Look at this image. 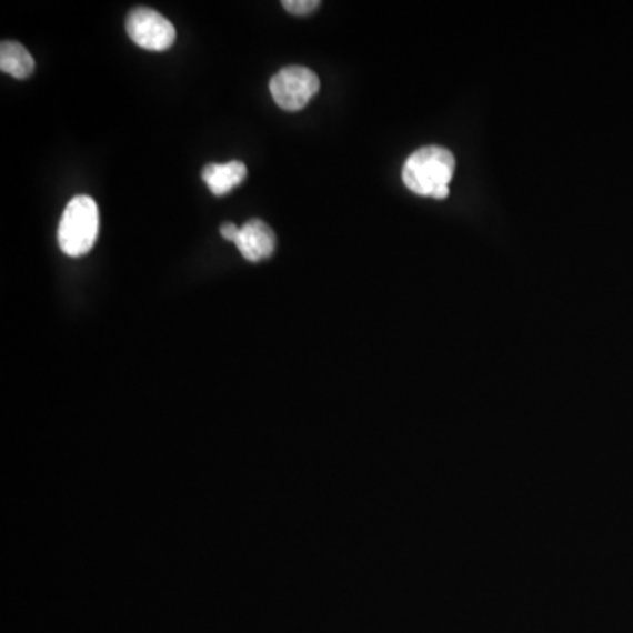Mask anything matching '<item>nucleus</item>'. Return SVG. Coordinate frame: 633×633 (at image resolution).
Returning <instances> with one entry per match:
<instances>
[{"label":"nucleus","mask_w":633,"mask_h":633,"mask_svg":"<svg viewBox=\"0 0 633 633\" xmlns=\"http://www.w3.org/2000/svg\"><path fill=\"white\" fill-rule=\"evenodd\" d=\"M456 159L448 148L424 147L406 159L401 178L406 189L422 198L445 199Z\"/></svg>","instance_id":"1"},{"label":"nucleus","mask_w":633,"mask_h":633,"mask_svg":"<svg viewBox=\"0 0 633 633\" xmlns=\"http://www.w3.org/2000/svg\"><path fill=\"white\" fill-rule=\"evenodd\" d=\"M98 204L89 195L71 199L63 210L59 225V245L69 258H81L98 240Z\"/></svg>","instance_id":"2"},{"label":"nucleus","mask_w":633,"mask_h":633,"mask_svg":"<svg viewBox=\"0 0 633 633\" xmlns=\"http://www.w3.org/2000/svg\"><path fill=\"white\" fill-rule=\"evenodd\" d=\"M321 89L315 72L303 66L280 69L270 81V92L283 111H300L309 104Z\"/></svg>","instance_id":"3"},{"label":"nucleus","mask_w":633,"mask_h":633,"mask_svg":"<svg viewBox=\"0 0 633 633\" xmlns=\"http://www.w3.org/2000/svg\"><path fill=\"white\" fill-rule=\"evenodd\" d=\"M125 29L132 42L148 51L168 50L177 39L173 23L150 8L132 9L127 17Z\"/></svg>","instance_id":"4"},{"label":"nucleus","mask_w":633,"mask_h":633,"mask_svg":"<svg viewBox=\"0 0 633 633\" xmlns=\"http://www.w3.org/2000/svg\"><path fill=\"white\" fill-rule=\"evenodd\" d=\"M234 245L247 261L259 262L273 255L277 249V238L270 225L264 224L262 220L250 219L241 225Z\"/></svg>","instance_id":"5"},{"label":"nucleus","mask_w":633,"mask_h":633,"mask_svg":"<svg viewBox=\"0 0 633 633\" xmlns=\"http://www.w3.org/2000/svg\"><path fill=\"white\" fill-rule=\"evenodd\" d=\"M247 165L241 161L225 162V164H208L203 169V182L207 183L211 194L225 195L232 189L245 182Z\"/></svg>","instance_id":"6"},{"label":"nucleus","mask_w":633,"mask_h":633,"mask_svg":"<svg viewBox=\"0 0 633 633\" xmlns=\"http://www.w3.org/2000/svg\"><path fill=\"white\" fill-rule=\"evenodd\" d=\"M0 69L17 80H27L34 72L36 62L20 42L2 41L0 47Z\"/></svg>","instance_id":"7"},{"label":"nucleus","mask_w":633,"mask_h":633,"mask_svg":"<svg viewBox=\"0 0 633 633\" xmlns=\"http://www.w3.org/2000/svg\"><path fill=\"white\" fill-rule=\"evenodd\" d=\"M282 6L289 13L304 17V14L313 13L321 2L319 0H283Z\"/></svg>","instance_id":"8"},{"label":"nucleus","mask_w":633,"mask_h":633,"mask_svg":"<svg viewBox=\"0 0 633 633\" xmlns=\"http://www.w3.org/2000/svg\"><path fill=\"white\" fill-rule=\"evenodd\" d=\"M220 232H222V237H224L225 240L232 241V243H234V241H237L238 234H240V228L232 224V222H229V224L222 225Z\"/></svg>","instance_id":"9"}]
</instances>
